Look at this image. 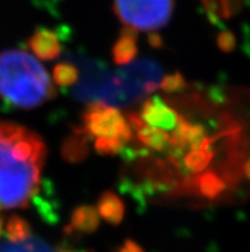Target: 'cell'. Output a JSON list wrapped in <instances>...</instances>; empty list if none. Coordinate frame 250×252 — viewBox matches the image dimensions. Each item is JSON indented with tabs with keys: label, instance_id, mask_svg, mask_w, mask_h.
Segmentation results:
<instances>
[{
	"label": "cell",
	"instance_id": "6da1fadb",
	"mask_svg": "<svg viewBox=\"0 0 250 252\" xmlns=\"http://www.w3.org/2000/svg\"><path fill=\"white\" fill-rule=\"evenodd\" d=\"M46 146L37 133L0 121V210L26 208L40 191Z\"/></svg>",
	"mask_w": 250,
	"mask_h": 252
},
{
	"label": "cell",
	"instance_id": "7a4b0ae2",
	"mask_svg": "<svg viewBox=\"0 0 250 252\" xmlns=\"http://www.w3.org/2000/svg\"><path fill=\"white\" fill-rule=\"evenodd\" d=\"M56 95L41 63L25 50L0 53V97L19 109L38 108Z\"/></svg>",
	"mask_w": 250,
	"mask_h": 252
},
{
	"label": "cell",
	"instance_id": "3957f363",
	"mask_svg": "<svg viewBox=\"0 0 250 252\" xmlns=\"http://www.w3.org/2000/svg\"><path fill=\"white\" fill-rule=\"evenodd\" d=\"M77 65L82 77L72 90L76 99L121 106V86L116 72L111 73L106 64L89 59H80Z\"/></svg>",
	"mask_w": 250,
	"mask_h": 252
},
{
	"label": "cell",
	"instance_id": "277c9868",
	"mask_svg": "<svg viewBox=\"0 0 250 252\" xmlns=\"http://www.w3.org/2000/svg\"><path fill=\"white\" fill-rule=\"evenodd\" d=\"M82 123L81 129L92 141H112L127 146L133 138V129L123 113L104 102H89L82 115Z\"/></svg>",
	"mask_w": 250,
	"mask_h": 252
},
{
	"label": "cell",
	"instance_id": "5b68a950",
	"mask_svg": "<svg viewBox=\"0 0 250 252\" xmlns=\"http://www.w3.org/2000/svg\"><path fill=\"white\" fill-rule=\"evenodd\" d=\"M172 0H115V13L124 25L136 31L156 32L168 23Z\"/></svg>",
	"mask_w": 250,
	"mask_h": 252
},
{
	"label": "cell",
	"instance_id": "8992f818",
	"mask_svg": "<svg viewBox=\"0 0 250 252\" xmlns=\"http://www.w3.org/2000/svg\"><path fill=\"white\" fill-rule=\"evenodd\" d=\"M121 86V106L139 101L160 89L162 69L153 61H138L116 72Z\"/></svg>",
	"mask_w": 250,
	"mask_h": 252
},
{
	"label": "cell",
	"instance_id": "52a82bcc",
	"mask_svg": "<svg viewBox=\"0 0 250 252\" xmlns=\"http://www.w3.org/2000/svg\"><path fill=\"white\" fill-rule=\"evenodd\" d=\"M139 117L146 125L164 131H174L181 118V115L177 114L176 110L171 108L160 96L144 100Z\"/></svg>",
	"mask_w": 250,
	"mask_h": 252
},
{
	"label": "cell",
	"instance_id": "ba28073f",
	"mask_svg": "<svg viewBox=\"0 0 250 252\" xmlns=\"http://www.w3.org/2000/svg\"><path fill=\"white\" fill-rule=\"evenodd\" d=\"M128 122H129L133 132H136L137 140L139 141L142 145H144L147 149L159 151V153L168 151L170 134H168L167 131L146 125L140 119L139 115L136 114H128Z\"/></svg>",
	"mask_w": 250,
	"mask_h": 252
},
{
	"label": "cell",
	"instance_id": "9c48e42d",
	"mask_svg": "<svg viewBox=\"0 0 250 252\" xmlns=\"http://www.w3.org/2000/svg\"><path fill=\"white\" fill-rule=\"evenodd\" d=\"M28 46L41 61H54L61 54V46L56 33L46 29L37 30L29 38Z\"/></svg>",
	"mask_w": 250,
	"mask_h": 252
},
{
	"label": "cell",
	"instance_id": "30bf717a",
	"mask_svg": "<svg viewBox=\"0 0 250 252\" xmlns=\"http://www.w3.org/2000/svg\"><path fill=\"white\" fill-rule=\"evenodd\" d=\"M100 225V215L95 206L81 205L74 209L70 221L65 228L67 234H91L97 230Z\"/></svg>",
	"mask_w": 250,
	"mask_h": 252
},
{
	"label": "cell",
	"instance_id": "8fae6325",
	"mask_svg": "<svg viewBox=\"0 0 250 252\" xmlns=\"http://www.w3.org/2000/svg\"><path fill=\"white\" fill-rule=\"evenodd\" d=\"M111 53H112V61L117 65H128L132 63L138 53L136 30L125 27L115 41Z\"/></svg>",
	"mask_w": 250,
	"mask_h": 252
},
{
	"label": "cell",
	"instance_id": "7c38bea8",
	"mask_svg": "<svg viewBox=\"0 0 250 252\" xmlns=\"http://www.w3.org/2000/svg\"><path fill=\"white\" fill-rule=\"evenodd\" d=\"M100 218L111 225H119L125 215V206L120 197L112 191H105L97 201Z\"/></svg>",
	"mask_w": 250,
	"mask_h": 252
},
{
	"label": "cell",
	"instance_id": "4fadbf2b",
	"mask_svg": "<svg viewBox=\"0 0 250 252\" xmlns=\"http://www.w3.org/2000/svg\"><path fill=\"white\" fill-rule=\"evenodd\" d=\"M89 138L81 128H77L61 147L63 158L68 163H82L89 153Z\"/></svg>",
	"mask_w": 250,
	"mask_h": 252
},
{
	"label": "cell",
	"instance_id": "5bb4252c",
	"mask_svg": "<svg viewBox=\"0 0 250 252\" xmlns=\"http://www.w3.org/2000/svg\"><path fill=\"white\" fill-rule=\"evenodd\" d=\"M212 158L213 153L211 149H198V150H188V153L184 154L181 159H183V165L187 168L188 172L202 174L211 164Z\"/></svg>",
	"mask_w": 250,
	"mask_h": 252
},
{
	"label": "cell",
	"instance_id": "9a60e30c",
	"mask_svg": "<svg viewBox=\"0 0 250 252\" xmlns=\"http://www.w3.org/2000/svg\"><path fill=\"white\" fill-rule=\"evenodd\" d=\"M198 191L207 198H216L226 189L225 181L213 172H204L198 177Z\"/></svg>",
	"mask_w": 250,
	"mask_h": 252
},
{
	"label": "cell",
	"instance_id": "2e32d148",
	"mask_svg": "<svg viewBox=\"0 0 250 252\" xmlns=\"http://www.w3.org/2000/svg\"><path fill=\"white\" fill-rule=\"evenodd\" d=\"M4 233L9 242L18 243L32 237V229L26 219L21 218L19 215H13L6 221Z\"/></svg>",
	"mask_w": 250,
	"mask_h": 252
},
{
	"label": "cell",
	"instance_id": "e0dca14e",
	"mask_svg": "<svg viewBox=\"0 0 250 252\" xmlns=\"http://www.w3.org/2000/svg\"><path fill=\"white\" fill-rule=\"evenodd\" d=\"M0 252H56L54 249H51L48 243L44 242L40 238L29 237L28 240L23 242L13 243L4 242L0 243Z\"/></svg>",
	"mask_w": 250,
	"mask_h": 252
},
{
	"label": "cell",
	"instance_id": "ac0fdd59",
	"mask_svg": "<svg viewBox=\"0 0 250 252\" xmlns=\"http://www.w3.org/2000/svg\"><path fill=\"white\" fill-rule=\"evenodd\" d=\"M53 77L56 85L61 87L73 86L80 80V68L70 62H61L54 67Z\"/></svg>",
	"mask_w": 250,
	"mask_h": 252
},
{
	"label": "cell",
	"instance_id": "d6986e66",
	"mask_svg": "<svg viewBox=\"0 0 250 252\" xmlns=\"http://www.w3.org/2000/svg\"><path fill=\"white\" fill-rule=\"evenodd\" d=\"M211 19L230 16V0H200Z\"/></svg>",
	"mask_w": 250,
	"mask_h": 252
},
{
	"label": "cell",
	"instance_id": "ffe728a7",
	"mask_svg": "<svg viewBox=\"0 0 250 252\" xmlns=\"http://www.w3.org/2000/svg\"><path fill=\"white\" fill-rule=\"evenodd\" d=\"M187 87V81L180 72L167 74L160 83V89L165 93H179Z\"/></svg>",
	"mask_w": 250,
	"mask_h": 252
},
{
	"label": "cell",
	"instance_id": "44dd1931",
	"mask_svg": "<svg viewBox=\"0 0 250 252\" xmlns=\"http://www.w3.org/2000/svg\"><path fill=\"white\" fill-rule=\"evenodd\" d=\"M217 45L223 53H231L236 48V37L230 31H222L217 37Z\"/></svg>",
	"mask_w": 250,
	"mask_h": 252
},
{
	"label": "cell",
	"instance_id": "7402d4cb",
	"mask_svg": "<svg viewBox=\"0 0 250 252\" xmlns=\"http://www.w3.org/2000/svg\"><path fill=\"white\" fill-rule=\"evenodd\" d=\"M117 252H146L140 245L136 242L133 240H125V242L121 245Z\"/></svg>",
	"mask_w": 250,
	"mask_h": 252
},
{
	"label": "cell",
	"instance_id": "603a6c76",
	"mask_svg": "<svg viewBox=\"0 0 250 252\" xmlns=\"http://www.w3.org/2000/svg\"><path fill=\"white\" fill-rule=\"evenodd\" d=\"M148 42L152 45L153 48H161L162 46V38L159 33L156 32H151L148 35Z\"/></svg>",
	"mask_w": 250,
	"mask_h": 252
},
{
	"label": "cell",
	"instance_id": "cb8c5ba5",
	"mask_svg": "<svg viewBox=\"0 0 250 252\" xmlns=\"http://www.w3.org/2000/svg\"><path fill=\"white\" fill-rule=\"evenodd\" d=\"M55 251L56 252H81V251H77V250L73 249V247L68 246V245H60V246H57L56 249H55Z\"/></svg>",
	"mask_w": 250,
	"mask_h": 252
},
{
	"label": "cell",
	"instance_id": "d4e9b609",
	"mask_svg": "<svg viewBox=\"0 0 250 252\" xmlns=\"http://www.w3.org/2000/svg\"><path fill=\"white\" fill-rule=\"evenodd\" d=\"M243 172H244L245 177L248 178V181H250V158L245 161L244 166H243Z\"/></svg>",
	"mask_w": 250,
	"mask_h": 252
},
{
	"label": "cell",
	"instance_id": "484cf974",
	"mask_svg": "<svg viewBox=\"0 0 250 252\" xmlns=\"http://www.w3.org/2000/svg\"><path fill=\"white\" fill-rule=\"evenodd\" d=\"M4 220H3V217H1V215H0V237H1V234H3V232H4Z\"/></svg>",
	"mask_w": 250,
	"mask_h": 252
},
{
	"label": "cell",
	"instance_id": "4316f807",
	"mask_svg": "<svg viewBox=\"0 0 250 252\" xmlns=\"http://www.w3.org/2000/svg\"><path fill=\"white\" fill-rule=\"evenodd\" d=\"M81 252H92V251H81Z\"/></svg>",
	"mask_w": 250,
	"mask_h": 252
}]
</instances>
